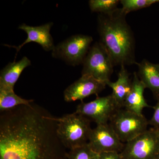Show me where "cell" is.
<instances>
[{
  "mask_svg": "<svg viewBox=\"0 0 159 159\" xmlns=\"http://www.w3.org/2000/svg\"><path fill=\"white\" fill-rule=\"evenodd\" d=\"M88 144L99 154L105 152H120L124 146L108 123L97 125L95 128L92 129Z\"/></svg>",
  "mask_w": 159,
  "mask_h": 159,
  "instance_id": "obj_9",
  "label": "cell"
},
{
  "mask_svg": "<svg viewBox=\"0 0 159 159\" xmlns=\"http://www.w3.org/2000/svg\"><path fill=\"white\" fill-rule=\"evenodd\" d=\"M99 159H122L120 152H105L99 153Z\"/></svg>",
  "mask_w": 159,
  "mask_h": 159,
  "instance_id": "obj_21",
  "label": "cell"
},
{
  "mask_svg": "<svg viewBox=\"0 0 159 159\" xmlns=\"http://www.w3.org/2000/svg\"><path fill=\"white\" fill-rule=\"evenodd\" d=\"M119 0H90L89 1L90 9L93 12L100 14H109L118 9Z\"/></svg>",
  "mask_w": 159,
  "mask_h": 159,
  "instance_id": "obj_17",
  "label": "cell"
},
{
  "mask_svg": "<svg viewBox=\"0 0 159 159\" xmlns=\"http://www.w3.org/2000/svg\"><path fill=\"white\" fill-rule=\"evenodd\" d=\"M122 159H154L159 154V137L152 128L124 144Z\"/></svg>",
  "mask_w": 159,
  "mask_h": 159,
  "instance_id": "obj_7",
  "label": "cell"
},
{
  "mask_svg": "<svg viewBox=\"0 0 159 159\" xmlns=\"http://www.w3.org/2000/svg\"><path fill=\"white\" fill-rule=\"evenodd\" d=\"M138 75L139 79L145 84L146 88L149 89L154 97L159 99V64H154L146 59L137 63Z\"/></svg>",
  "mask_w": 159,
  "mask_h": 159,
  "instance_id": "obj_15",
  "label": "cell"
},
{
  "mask_svg": "<svg viewBox=\"0 0 159 159\" xmlns=\"http://www.w3.org/2000/svg\"><path fill=\"white\" fill-rule=\"evenodd\" d=\"M99 154L94 151L88 144L69 150L67 154L68 159H99Z\"/></svg>",
  "mask_w": 159,
  "mask_h": 159,
  "instance_id": "obj_19",
  "label": "cell"
},
{
  "mask_svg": "<svg viewBox=\"0 0 159 159\" xmlns=\"http://www.w3.org/2000/svg\"><path fill=\"white\" fill-rule=\"evenodd\" d=\"M53 25V23L52 22L34 27L25 24H22L19 27V29L25 31L27 33V39L22 44L17 47L6 46L15 48L18 53L23 46L26 44L31 42H35L41 46L45 51H52L55 47L53 38L50 34V30Z\"/></svg>",
  "mask_w": 159,
  "mask_h": 159,
  "instance_id": "obj_11",
  "label": "cell"
},
{
  "mask_svg": "<svg viewBox=\"0 0 159 159\" xmlns=\"http://www.w3.org/2000/svg\"><path fill=\"white\" fill-rule=\"evenodd\" d=\"M57 121L33 102L1 112L0 159H63Z\"/></svg>",
  "mask_w": 159,
  "mask_h": 159,
  "instance_id": "obj_1",
  "label": "cell"
},
{
  "mask_svg": "<svg viewBox=\"0 0 159 159\" xmlns=\"http://www.w3.org/2000/svg\"><path fill=\"white\" fill-rule=\"evenodd\" d=\"M157 131V133L158 135V136L159 137V131Z\"/></svg>",
  "mask_w": 159,
  "mask_h": 159,
  "instance_id": "obj_23",
  "label": "cell"
},
{
  "mask_svg": "<svg viewBox=\"0 0 159 159\" xmlns=\"http://www.w3.org/2000/svg\"><path fill=\"white\" fill-rule=\"evenodd\" d=\"M63 159H68L67 158H66Z\"/></svg>",
  "mask_w": 159,
  "mask_h": 159,
  "instance_id": "obj_24",
  "label": "cell"
},
{
  "mask_svg": "<svg viewBox=\"0 0 159 159\" xmlns=\"http://www.w3.org/2000/svg\"><path fill=\"white\" fill-rule=\"evenodd\" d=\"M118 109L111 94L98 97L90 102H81L75 112L100 125L108 123Z\"/></svg>",
  "mask_w": 159,
  "mask_h": 159,
  "instance_id": "obj_8",
  "label": "cell"
},
{
  "mask_svg": "<svg viewBox=\"0 0 159 159\" xmlns=\"http://www.w3.org/2000/svg\"><path fill=\"white\" fill-rule=\"evenodd\" d=\"M130 74L125 69V66H121L118 73V79L116 82H111L110 80L107 83L112 90L111 95L118 109L122 108L125 99L131 90L132 81L129 77Z\"/></svg>",
  "mask_w": 159,
  "mask_h": 159,
  "instance_id": "obj_14",
  "label": "cell"
},
{
  "mask_svg": "<svg viewBox=\"0 0 159 159\" xmlns=\"http://www.w3.org/2000/svg\"><path fill=\"white\" fill-rule=\"evenodd\" d=\"M93 41V38L89 35L75 34L55 46L52 51V56L70 65H79L83 62Z\"/></svg>",
  "mask_w": 159,
  "mask_h": 159,
  "instance_id": "obj_6",
  "label": "cell"
},
{
  "mask_svg": "<svg viewBox=\"0 0 159 159\" xmlns=\"http://www.w3.org/2000/svg\"><path fill=\"white\" fill-rule=\"evenodd\" d=\"M154 113L151 119L148 121L149 125L156 130L159 131V99L153 107Z\"/></svg>",
  "mask_w": 159,
  "mask_h": 159,
  "instance_id": "obj_20",
  "label": "cell"
},
{
  "mask_svg": "<svg viewBox=\"0 0 159 159\" xmlns=\"http://www.w3.org/2000/svg\"><path fill=\"white\" fill-rule=\"evenodd\" d=\"M159 2V0H121L120 3L122 5L121 8L122 12L127 15L133 11H137L147 8L155 3Z\"/></svg>",
  "mask_w": 159,
  "mask_h": 159,
  "instance_id": "obj_18",
  "label": "cell"
},
{
  "mask_svg": "<svg viewBox=\"0 0 159 159\" xmlns=\"http://www.w3.org/2000/svg\"><path fill=\"white\" fill-rule=\"evenodd\" d=\"M55 119L57 136L67 149L72 150L88 143L92 129L90 120L75 112Z\"/></svg>",
  "mask_w": 159,
  "mask_h": 159,
  "instance_id": "obj_3",
  "label": "cell"
},
{
  "mask_svg": "<svg viewBox=\"0 0 159 159\" xmlns=\"http://www.w3.org/2000/svg\"><path fill=\"white\" fill-rule=\"evenodd\" d=\"M109 123L123 143L129 142L147 130L148 121L143 115L125 109L117 110Z\"/></svg>",
  "mask_w": 159,
  "mask_h": 159,
  "instance_id": "obj_4",
  "label": "cell"
},
{
  "mask_svg": "<svg viewBox=\"0 0 159 159\" xmlns=\"http://www.w3.org/2000/svg\"><path fill=\"white\" fill-rule=\"evenodd\" d=\"M121 8L109 14H99L98 31L100 41L114 66L136 64L133 32Z\"/></svg>",
  "mask_w": 159,
  "mask_h": 159,
  "instance_id": "obj_2",
  "label": "cell"
},
{
  "mask_svg": "<svg viewBox=\"0 0 159 159\" xmlns=\"http://www.w3.org/2000/svg\"><path fill=\"white\" fill-rule=\"evenodd\" d=\"M33 100L23 99L19 97L14 90H0V111L9 110L22 105H29Z\"/></svg>",
  "mask_w": 159,
  "mask_h": 159,
  "instance_id": "obj_16",
  "label": "cell"
},
{
  "mask_svg": "<svg viewBox=\"0 0 159 159\" xmlns=\"http://www.w3.org/2000/svg\"><path fill=\"white\" fill-rule=\"evenodd\" d=\"M31 65V61L27 57L17 62H9L1 71L0 90H13L22 72Z\"/></svg>",
  "mask_w": 159,
  "mask_h": 159,
  "instance_id": "obj_13",
  "label": "cell"
},
{
  "mask_svg": "<svg viewBox=\"0 0 159 159\" xmlns=\"http://www.w3.org/2000/svg\"><path fill=\"white\" fill-rule=\"evenodd\" d=\"M106 84L93 77L82 75L81 77L67 88L64 92L66 102L82 100L92 95H97L105 88Z\"/></svg>",
  "mask_w": 159,
  "mask_h": 159,
  "instance_id": "obj_10",
  "label": "cell"
},
{
  "mask_svg": "<svg viewBox=\"0 0 159 159\" xmlns=\"http://www.w3.org/2000/svg\"><path fill=\"white\" fill-rule=\"evenodd\" d=\"M82 75H88L106 84L110 81L115 66L103 46L96 42L91 46L83 62Z\"/></svg>",
  "mask_w": 159,
  "mask_h": 159,
  "instance_id": "obj_5",
  "label": "cell"
},
{
  "mask_svg": "<svg viewBox=\"0 0 159 159\" xmlns=\"http://www.w3.org/2000/svg\"><path fill=\"white\" fill-rule=\"evenodd\" d=\"M146 87L139 79L136 72L134 74L130 92L124 103V109L139 115H143L142 111L145 107H150L144 98Z\"/></svg>",
  "mask_w": 159,
  "mask_h": 159,
  "instance_id": "obj_12",
  "label": "cell"
},
{
  "mask_svg": "<svg viewBox=\"0 0 159 159\" xmlns=\"http://www.w3.org/2000/svg\"><path fill=\"white\" fill-rule=\"evenodd\" d=\"M154 159H159V154L157 155V156Z\"/></svg>",
  "mask_w": 159,
  "mask_h": 159,
  "instance_id": "obj_22",
  "label": "cell"
}]
</instances>
